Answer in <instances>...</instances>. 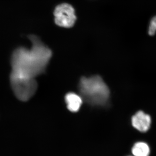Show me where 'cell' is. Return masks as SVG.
<instances>
[{
	"instance_id": "cell-5",
	"label": "cell",
	"mask_w": 156,
	"mask_h": 156,
	"mask_svg": "<svg viewBox=\"0 0 156 156\" xmlns=\"http://www.w3.org/2000/svg\"><path fill=\"white\" fill-rule=\"evenodd\" d=\"M151 119L150 116L142 111L136 112L131 119V123L134 128L141 132H146L150 128Z\"/></svg>"
},
{
	"instance_id": "cell-4",
	"label": "cell",
	"mask_w": 156,
	"mask_h": 156,
	"mask_svg": "<svg viewBox=\"0 0 156 156\" xmlns=\"http://www.w3.org/2000/svg\"><path fill=\"white\" fill-rule=\"evenodd\" d=\"M54 15L56 25L65 28L72 27L76 19L73 8L66 3L57 6L54 11Z\"/></svg>"
},
{
	"instance_id": "cell-8",
	"label": "cell",
	"mask_w": 156,
	"mask_h": 156,
	"mask_svg": "<svg viewBox=\"0 0 156 156\" xmlns=\"http://www.w3.org/2000/svg\"><path fill=\"white\" fill-rule=\"evenodd\" d=\"M156 32V16L153 17L150 23L148 29V34L151 36H153Z\"/></svg>"
},
{
	"instance_id": "cell-6",
	"label": "cell",
	"mask_w": 156,
	"mask_h": 156,
	"mask_svg": "<svg viewBox=\"0 0 156 156\" xmlns=\"http://www.w3.org/2000/svg\"><path fill=\"white\" fill-rule=\"evenodd\" d=\"M65 99L68 109L72 112L79 111L83 101L80 94L78 95L74 92L67 93Z\"/></svg>"
},
{
	"instance_id": "cell-7",
	"label": "cell",
	"mask_w": 156,
	"mask_h": 156,
	"mask_svg": "<svg viewBox=\"0 0 156 156\" xmlns=\"http://www.w3.org/2000/svg\"><path fill=\"white\" fill-rule=\"evenodd\" d=\"M131 151L134 156H149L150 149L146 143L138 142L133 146Z\"/></svg>"
},
{
	"instance_id": "cell-2",
	"label": "cell",
	"mask_w": 156,
	"mask_h": 156,
	"mask_svg": "<svg viewBox=\"0 0 156 156\" xmlns=\"http://www.w3.org/2000/svg\"><path fill=\"white\" fill-rule=\"evenodd\" d=\"M79 91L83 101L93 106H105L108 104L110 92L101 77H83L79 83Z\"/></svg>"
},
{
	"instance_id": "cell-1",
	"label": "cell",
	"mask_w": 156,
	"mask_h": 156,
	"mask_svg": "<svg viewBox=\"0 0 156 156\" xmlns=\"http://www.w3.org/2000/svg\"><path fill=\"white\" fill-rule=\"evenodd\" d=\"M29 39L32 45L30 49L18 48L12 54L11 73L35 78L45 72L52 57V52L36 36H30Z\"/></svg>"
},
{
	"instance_id": "cell-3",
	"label": "cell",
	"mask_w": 156,
	"mask_h": 156,
	"mask_svg": "<svg viewBox=\"0 0 156 156\" xmlns=\"http://www.w3.org/2000/svg\"><path fill=\"white\" fill-rule=\"evenodd\" d=\"M10 81L15 96L21 101L29 100L37 89V83L35 78L22 76L11 73Z\"/></svg>"
}]
</instances>
